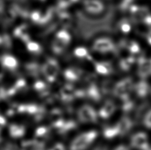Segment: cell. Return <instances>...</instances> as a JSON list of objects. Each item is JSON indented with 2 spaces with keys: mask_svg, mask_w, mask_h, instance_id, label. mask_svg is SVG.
I'll list each match as a JSON object with an SVG mask.
<instances>
[{
  "mask_svg": "<svg viewBox=\"0 0 151 150\" xmlns=\"http://www.w3.org/2000/svg\"></svg>",
  "mask_w": 151,
  "mask_h": 150,
  "instance_id": "obj_13",
  "label": "cell"
},
{
  "mask_svg": "<svg viewBox=\"0 0 151 150\" xmlns=\"http://www.w3.org/2000/svg\"><path fill=\"white\" fill-rule=\"evenodd\" d=\"M141 122L145 128L151 130V108H149L145 112L141 120Z\"/></svg>",
  "mask_w": 151,
  "mask_h": 150,
  "instance_id": "obj_8",
  "label": "cell"
},
{
  "mask_svg": "<svg viewBox=\"0 0 151 150\" xmlns=\"http://www.w3.org/2000/svg\"><path fill=\"white\" fill-rule=\"evenodd\" d=\"M98 133L96 130L83 132L76 136L72 141L70 150H86L96 140Z\"/></svg>",
  "mask_w": 151,
  "mask_h": 150,
  "instance_id": "obj_1",
  "label": "cell"
},
{
  "mask_svg": "<svg viewBox=\"0 0 151 150\" xmlns=\"http://www.w3.org/2000/svg\"><path fill=\"white\" fill-rule=\"evenodd\" d=\"M133 91L138 97L145 99L151 94V87L149 82L145 79H140L134 84Z\"/></svg>",
  "mask_w": 151,
  "mask_h": 150,
  "instance_id": "obj_5",
  "label": "cell"
},
{
  "mask_svg": "<svg viewBox=\"0 0 151 150\" xmlns=\"http://www.w3.org/2000/svg\"><path fill=\"white\" fill-rule=\"evenodd\" d=\"M116 110V104L112 101H107L99 111L98 115L101 117L107 119L113 115Z\"/></svg>",
  "mask_w": 151,
  "mask_h": 150,
  "instance_id": "obj_7",
  "label": "cell"
},
{
  "mask_svg": "<svg viewBox=\"0 0 151 150\" xmlns=\"http://www.w3.org/2000/svg\"><path fill=\"white\" fill-rule=\"evenodd\" d=\"M113 150H130L128 146L125 144H120Z\"/></svg>",
  "mask_w": 151,
  "mask_h": 150,
  "instance_id": "obj_11",
  "label": "cell"
},
{
  "mask_svg": "<svg viewBox=\"0 0 151 150\" xmlns=\"http://www.w3.org/2000/svg\"><path fill=\"white\" fill-rule=\"evenodd\" d=\"M130 145L136 150H147L151 146L147 134L142 131L133 134L130 139Z\"/></svg>",
  "mask_w": 151,
  "mask_h": 150,
  "instance_id": "obj_4",
  "label": "cell"
},
{
  "mask_svg": "<svg viewBox=\"0 0 151 150\" xmlns=\"http://www.w3.org/2000/svg\"><path fill=\"white\" fill-rule=\"evenodd\" d=\"M78 117L80 122L84 124H92L97 121L98 113L92 106L85 104L81 106L78 111Z\"/></svg>",
  "mask_w": 151,
  "mask_h": 150,
  "instance_id": "obj_2",
  "label": "cell"
},
{
  "mask_svg": "<svg viewBox=\"0 0 151 150\" xmlns=\"http://www.w3.org/2000/svg\"><path fill=\"white\" fill-rule=\"evenodd\" d=\"M147 41L150 44H151V34L149 35L148 37H147Z\"/></svg>",
  "mask_w": 151,
  "mask_h": 150,
  "instance_id": "obj_12",
  "label": "cell"
},
{
  "mask_svg": "<svg viewBox=\"0 0 151 150\" xmlns=\"http://www.w3.org/2000/svg\"><path fill=\"white\" fill-rule=\"evenodd\" d=\"M5 62L8 65H14L16 63V61L14 58L13 57H9V56L6 57L5 58Z\"/></svg>",
  "mask_w": 151,
  "mask_h": 150,
  "instance_id": "obj_9",
  "label": "cell"
},
{
  "mask_svg": "<svg viewBox=\"0 0 151 150\" xmlns=\"http://www.w3.org/2000/svg\"><path fill=\"white\" fill-rule=\"evenodd\" d=\"M138 75L141 79L147 80L151 77V59H147L141 61L138 69Z\"/></svg>",
  "mask_w": 151,
  "mask_h": 150,
  "instance_id": "obj_6",
  "label": "cell"
},
{
  "mask_svg": "<svg viewBox=\"0 0 151 150\" xmlns=\"http://www.w3.org/2000/svg\"><path fill=\"white\" fill-rule=\"evenodd\" d=\"M51 150H65V149L63 144H58L54 146Z\"/></svg>",
  "mask_w": 151,
  "mask_h": 150,
  "instance_id": "obj_10",
  "label": "cell"
},
{
  "mask_svg": "<svg viewBox=\"0 0 151 150\" xmlns=\"http://www.w3.org/2000/svg\"><path fill=\"white\" fill-rule=\"evenodd\" d=\"M134 84L133 80L130 78L121 80L114 87V94L123 99H127L133 91Z\"/></svg>",
  "mask_w": 151,
  "mask_h": 150,
  "instance_id": "obj_3",
  "label": "cell"
}]
</instances>
